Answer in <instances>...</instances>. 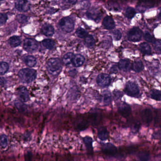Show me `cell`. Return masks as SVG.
Masks as SVG:
<instances>
[{
  "label": "cell",
  "mask_w": 161,
  "mask_h": 161,
  "mask_svg": "<svg viewBox=\"0 0 161 161\" xmlns=\"http://www.w3.org/2000/svg\"><path fill=\"white\" fill-rule=\"evenodd\" d=\"M118 68L124 72H128L131 68L130 61L127 60H121L118 64Z\"/></svg>",
  "instance_id": "ac0fdd59"
},
{
  "label": "cell",
  "mask_w": 161,
  "mask_h": 161,
  "mask_svg": "<svg viewBox=\"0 0 161 161\" xmlns=\"http://www.w3.org/2000/svg\"><path fill=\"white\" fill-rule=\"evenodd\" d=\"M141 117L143 123L145 124L146 126H149L153 119V115L152 110L148 108L144 109L141 112Z\"/></svg>",
  "instance_id": "ba28073f"
},
{
  "label": "cell",
  "mask_w": 161,
  "mask_h": 161,
  "mask_svg": "<svg viewBox=\"0 0 161 161\" xmlns=\"http://www.w3.org/2000/svg\"><path fill=\"white\" fill-rule=\"evenodd\" d=\"M8 145V137L6 135L2 134L0 136V146L3 148H5L7 147Z\"/></svg>",
  "instance_id": "d6a6232c"
},
{
  "label": "cell",
  "mask_w": 161,
  "mask_h": 161,
  "mask_svg": "<svg viewBox=\"0 0 161 161\" xmlns=\"http://www.w3.org/2000/svg\"><path fill=\"white\" fill-rule=\"evenodd\" d=\"M8 19V16L5 13H0V26L6 23Z\"/></svg>",
  "instance_id": "f35d334b"
},
{
  "label": "cell",
  "mask_w": 161,
  "mask_h": 161,
  "mask_svg": "<svg viewBox=\"0 0 161 161\" xmlns=\"http://www.w3.org/2000/svg\"><path fill=\"white\" fill-rule=\"evenodd\" d=\"M18 97L20 100L23 102H27L30 99V94L27 89L24 86L19 87L18 91Z\"/></svg>",
  "instance_id": "5bb4252c"
},
{
  "label": "cell",
  "mask_w": 161,
  "mask_h": 161,
  "mask_svg": "<svg viewBox=\"0 0 161 161\" xmlns=\"http://www.w3.org/2000/svg\"><path fill=\"white\" fill-rule=\"evenodd\" d=\"M42 43H43L44 47L49 50H52V49H53L55 46V42L50 39H44L42 42Z\"/></svg>",
  "instance_id": "f1b7e54d"
},
{
  "label": "cell",
  "mask_w": 161,
  "mask_h": 161,
  "mask_svg": "<svg viewBox=\"0 0 161 161\" xmlns=\"http://www.w3.org/2000/svg\"><path fill=\"white\" fill-rule=\"evenodd\" d=\"M111 81V77L106 73H101L97 76V84L101 87H106L110 85Z\"/></svg>",
  "instance_id": "9c48e42d"
},
{
  "label": "cell",
  "mask_w": 161,
  "mask_h": 161,
  "mask_svg": "<svg viewBox=\"0 0 161 161\" xmlns=\"http://www.w3.org/2000/svg\"><path fill=\"white\" fill-rule=\"evenodd\" d=\"M109 8L115 11H119L120 10V6L115 1H110L108 3Z\"/></svg>",
  "instance_id": "d590c367"
},
{
  "label": "cell",
  "mask_w": 161,
  "mask_h": 161,
  "mask_svg": "<svg viewBox=\"0 0 161 161\" xmlns=\"http://www.w3.org/2000/svg\"><path fill=\"white\" fill-rule=\"evenodd\" d=\"M124 92L127 95L131 97H137L140 95V90L138 86L133 82H129L126 84Z\"/></svg>",
  "instance_id": "277c9868"
},
{
  "label": "cell",
  "mask_w": 161,
  "mask_h": 161,
  "mask_svg": "<svg viewBox=\"0 0 161 161\" xmlns=\"http://www.w3.org/2000/svg\"><path fill=\"white\" fill-rule=\"evenodd\" d=\"M102 119V115L97 111H93L89 114V120L93 126H97Z\"/></svg>",
  "instance_id": "7c38bea8"
},
{
  "label": "cell",
  "mask_w": 161,
  "mask_h": 161,
  "mask_svg": "<svg viewBox=\"0 0 161 161\" xmlns=\"http://www.w3.org/2000/svg\"><path fill=\"white\" fill-rule=\"evenodd\" d=\"M154 44L155 50L157 51L158 53L160 54L161 52V42L160 41H155Z\"/></svg>",
  "instance_id": "60d3db41"
},
{
  "label": "cell",
  "mask_w": 161,
  "mask_h": 161,
  "mask_svg": "<svg viewBox=\"0 0 161 161\" xmlns=\"http://www.w3.org/2000/svg\"><path fill=\"white\" fill-rule=\"evenodd\" d=\"M86 16L89 18L93 19L97 22L100 21L102 17L101 12L96 8H92L88 10L86 13Z\"/></svg>",
  "instance_id": "30bf717a"
},
{
  "label": "cell",
  "mask_w": 161,
  "mask_h": 161,
  "mask_svg": "<svg viewBox=\"0 0 161 161\" xmlns=\"http://www.w3.org/2000/svg\"><path fill=\"white\" fill-rule=\"evenodd\" d=\"M118 111L123 117H127L131 114V109L129 104L125 103H122L118 107Z\"/></svg>",
  "instance_id": "4fadbf2b"
},
{
  "label": "cell",
  "mask_w": 161,
  "mask_h": 161,
  "mask_svg": "<svg viewBox=\"0 0 161 161\" xmlns=\"http://www.w3.org/2000/svg\"><path fill=\"white\" fill-rule=\"evenodd\" d=\"M103 24L107 30H112L115 26L114 21L112 18L110 16H106L103 19Z\"/></svg>",
  "instance_id": "e0dca14e"
},
{
  "label": "cell",
  "mask_w": 161,
  "mask_h": 161,
  "mask_svg": "<svg viewBox=\"0 0 161 161\" xmlns=\"http://www.w3.org/2000/svg\"><path fill=\"white\" fill-rule=\"evenodd\" d=\"M74 56V54L72 52H68L66 53L63 57V60L64 64L67 66L72 64Z\"/></svg>",
  "instance_id": "484cf974"
},
{
  "label": "cell",
  "mask_w": 161,
  "mask_h": 161,
  "mask_svg": "<svg viewBox=\"0 0 161 161\" xmlns=\"http://www.w3.org/2000/svg\"><path fill=\"white\" fill-rule=\"evenodd\" d=\"M76 34L79 38H85L88 35V33L84 29L78 28L76 30Z\"/></svg>",
  "instance_id": "e575fe53"
},
{
  "label": "cell",
  "mask_w": 161,
  "mask_h": 161,
  "mask_svg": "<svg viewBox=\"0 0 161 161\" xmlns=\"http://www.w3.org/2000/svg\"><path fill=\"white\" fill-rule=\"evenodd\" d=\"M16 19L20 23H25L27 22L28 21V18L27 16L23 14L18 15L16 17Z\"/></svg>",
  "instance_id": "8d00e7d4"
},
{
  "label": "cell",
  "mask_w": 161,
  "mask_h": 161,
  "mask_svg": "<svg viewBox=\"0 0 161 161\" xmlns=\"http://www.w3.org/2000/svg\"><path fill=\"white\" fill-rule=\"evenodd\" d=\"M85 44L88 47H91L94 46L95 40L91 35H88L85 38Z\"/></svg>",
  "instance_id": "f546056e"
},
{
  "label": "cell",
  "mask_w": 161,
  "mask_h": 161,
  "mask_svg": "<svg viewBox=\"0 0 161 161\" xmlns=\"http://www.w3.org/2000/svg\"><path fill=\"white\" fill-rule=\"evenodd\" d=\"M126 16L127 18L129 19L133 18L136 14V11L135 9L132 7H129L126 9Z\"/></svg>",
  "instance_id": "836d02e7"
},
{
  "label": "cell",
  "mask_w": 161,
  "mask_h": 161,
  "mask_svg": "<svg viewBox=\"0 0 161 161\" xmlns=\"http://www.w3.org/2000/svg\"><path fill=\"white\" fill-rule=\"evenodd\" d=\"M144 38L146 41L150 43H154V42H155V39L148 32H146L145 33V34L144 35Z\"/></svg>",
  "instance_id": "74e56055"
},
{
  "label": "cell",
  "mask_w": 161,
  "mask_h": 161,
  "mask_svg": "<svg viewBox=\"0 0 161 161\" xmlns=\"http://www.w3.org/2000/svg\"><path fill=\"white\" fill-rule=\"evenodd\" d=\"M114 38L116 40H119L121 39L122 34L119 30H115L112 32Z\"/></svg>",
  "instance_id": "ab89813d"
},
{
  "label": "cell",
  "mask_w": 161,
  "mask_h": 161,
  "mask_svg": "<svg viewBox=\"0 0 161 161\" xmlns=\"http://www.w3.org/2000/svg\"><path fill=\"white\" fill-rule=\"evenodd\" d=\"M137 157L140 161H148L150 157V155L148 152L141 151L137 154Z\"/></svg>",
  "instance_id": "d4e9b609"
},
{
  "label": "cell",
  "mask_w": 161,
  "mask_h": 161,
  "mask_svg": "<svg viewBox=\"0 0 161 161\" xmlns=\"http://www.w3.org/2000/svg\"><path fill=\"white\" fill-rule=\"evenodd\" d=\"M41 32L43 34L47 36H52L55 33V30L52 25L49 24H45L41 28Z\"/></svg>",
  "instance_id": "2e32d148"
},
{
  "label": "cell",
  "mask_w": 161,
  "mask_h": 161,
  "mask_svg": "<svg viewBox=\"0 0 161 161\" xmlns=\"http://www.w3.org/2000/svg\"><path fill=\"white\" fill-rule=\"evenodd\" d=\"M114 98L117 100L123 96V93L119 90H115L114 92Z\"/></svg>",
  "instance_id": "b9f144b4"
},
{
  "label": "cell",
  "mask_w": 161,
  "mask_h": 161,
  "mask_svg": "<svg viewBox=\"0 0 161 161\" xmlns=\"http://www.w3.org/2000/svg\"><path fill=\"white\" fill-rule=\"evenodd\" d=\"M155 3L153 1H142L137 4V9L140 12H144L148 8H152L154 6Z\"/></svg>",
  "instance_id": "9a60e30c"
},
{
  "label": "cell",
  "mask_w": 161,
  "mask_h": 161,
  "mask_svg": "<svg viewBox=\"0 0 161 161\" xmlns=\"http://www.w3.org/2000/svg\"><path fill=\"white\" fill-rule=\"evenodd\" d=\"M103 104L105 106H108L110 104L112 101V95L109 91H105L103 94Z\"/></svg>",
  "instance_id": "4316f807"
},
{
  "label": "cell",
  "mask_w": 161,
  "mask_h": 161,
  "mask_svg": "<svg viewBox=\"0 0 161 161\" xmlns=\"http://www.w3.org/2000/svg\"><path fill=\"white\" fill-rule=\"evenodd\" d=\"M9 69V65L6 62L1 61L0 62V75H2L5 74Z\"/></svg>",
  "instance_id": "1f68e13d"
},
{
  "label": "cell",
  "mask_w": 161,
  "mask_h": 161,
  "mask_svg": "<svg viewBox=\"0 0 161 161\" xmlns=\"http://www.w3.org/2000/svg\"><path fill=\"white\" fill-rule=\"evenodd\" d=\"M24 61L25 64L30 67H34L36 65V58L31 55H27L24 58Z\"/></svg>",
  "instance_id": "7402d4cb"
},
{
  "label": "cell",
  "mask_w": 161,
  "mask_h": 161,
  "mask_svg": "<svg viewBox=\"0 0 161 161\" xmlns=\"http://www.w3.org/2000/svg\"><path fill=\"white\" fill-rule=\"evenodd\" d=\"M15 8L21 12H26L30 8V4L27 1H17L15 2Z\"/></svg>",
  "instance_id": "8fae6325"
},
{
  "label": "cell",
  "mask_w": 161,
  "mask_h": 161,
  "mask_svg": "<svg viewBox=\"0 0 161 161\" xmlns=\"http://www.w3.org/2000/svg\"><path fill=\"white\" fill-rule=\"evenodd\" d=\"M61 68L62 64L59 58H51L48 61L47 69L50 74L53 76L58 75L60 73Z\"/></svg>",
  "instance_id": "7a4b0ae2"
},
{
  "label": "cell",
  "mask_w": 161,
  "mask_h": 161,
  "mask_svg": "<svg viewBox=\"0 0 161 161\" xmlns=\"http://www.w3.org/2000/svg\"><path fill=\"white\" fill-rule=\"evenodd\" d=\"M140 50L142 53L145 55H151L152 53V49L149 44L145 42L141 44L140 46Z\"/></svg>",
  "instance_id": "603a6c76"
},
{
  "label": "cell",
  "mask_w": 161,
  "mask_h": 161,
  "mask_svg": "<svg viewBox=\"0 0 161 161\" xmlns=\"http://www.w3.org/2000/svg\"><path fill=\"white\" fill-rule=\"evenodd\" d=\"M133 70L136 72H140L143 70L144 65L142 61L140 60L135 61L131 66Z\"/></svg>",
  "instance_id": "83f0119b"
},
{
  "label": "cell",
  "mask_w": 161,
  "mask_h": 161,
  "mask_svg": "<svg viewBox=\"0 0 161 161\" xmlns=\"http://www.w3.org/2000/svg\"><path fill=\"white\" fill-rule=\"evenodd\" d=\"M36 72L32 69H23L19 70L18 76L22 82L29 84L35 80L36 77Z\"/></svg>",
  "instance_id": "6da1fadb"
},
{
  "label": "cell",
  "mask_w": 161,
  "mask_h": 161,
  "mask_svg": "<svg viewBox=\"0 0 161 161\" xmlns=\"http://www.w3.org/2000/svg\"><path fill=\"white\" fill-rule=\"evenodd\" d=\"M97 136L99 140L102 141H106L109 137V132L106 128L101 127L98 129Z\"/></svg>",
  "instance_id": "ffe728a7"
},
{
  "label": "cell",
  "mask_w": 161,
  "mask_h": 161,
  "mask_svg": "<svg viewBox=\"0 0 161 161\" xmlns=\"http://www.w3.org/2000/svg\"><path fill=\"white\" fill-rule=\"evenodd\" d=\"M111 71L112 72L116 73L118 71V68H117V66H114L113 67H112Z\"/></svg>",
  "instance_id": "ee69618b"
},
{
  "label": "cell",
  "mask_w": 161,
  "mask_h": 161,
  "mask_svg": "<svg viewBox=\"0 0 161 161\" xmlns=\"http://www.w3.org/2000/svg\"><path fill=\"white\" fill-rule=\"evenodd\" d=\"M85 61V57L83 55L78 54L74 55L72 64L75 67H80L83 64Z\"/></svg>",
  "instance_id": "d6986e66"
},
{
  "label": "cell",
  "mask_w": 161,
  "mask_h": 161,
  "mask_svg": "<svg viewBox=\"0 0 161 161\" xmlns=\"http://www.w3.org/2000/svg\"><path fill=\"white\" fill-rule=\"evenodd\" d=\"M142 32L138 27H133L129 31L128 38L130 41L137 42L140 41L142 38Z\"/></svg>",
  "instance_id": "5b68a950"
},
{
  "label": "cell",
  "mask_w": 161,
  "mask_h": 161,
  "mask_svg": "<svg viewBox=\"0 0 161 161\" xmlns=\"http://www.w3.org/2000/svg\"><path fill=\"white\" fill-rule=\"evenodd\" d=\"M83 141L87 151L89 153H92L93 152V139L90 137L86 136L83 138Z\"/></svg>",
  "instance_id": "44dd1931"
},
{
  "label": "cell",
  "mask_w": 161,
  "mask_h": 161,
  "mask_svg": "<svg viewBox=\"0 0 161 161\" xmlns=\"http://www.w3.org/2000/svg\"><path fill=\"white\" fill-rule=\"evenodd\" d=\"M101 148L104 154L109 156H114L117 153V148L114 144L107 143L102 144Z\"/></svg>",
  "instance_id": "52a82bcc"
},
{
  "label": "cell",
  "mask_w": 161,
  "mask_h": 161,
  "mask_svg": "<svg viewBox=\"0 0 161 161\" xmlns=\"http://www.w3.org/2000/svg\"><path fill=\"white\" fill-rule=\"evenodd\" d=\"M9 43L11 47H16L21 44V40L19 36H13L10 38L9 39Z\"/></svg>",
  "instance_id": "cb8c5ba5"
},
{
  "label": "cell",
  "mask_w": 161,
  "mask_h": 161,
  "mask_svg": "<svg viewBox=\"0 0 161 161\" xmlns=\"http://www.w3.org/2000/svg\"><path fill=\"white\" fill-rule=\"evenodd\" d=\"M59 26L60 29L64 32L70 33L74 30L75 23L72 18L64 17L59 21Z\"/></svg>",
  "instance_id": "3957f363"
},
{
  "label": "cell",
  "mask_w": 161,
  "mask_h": 161,
  "mask_svg": "<svg viewBox=\"0 0 161 161\" xmlns=\"http://www.w3.org/2000/svg\"><path fill=\"white\" fill-rule=\"evenodd\" d=\"M69 74L70 76H74L76 75L77 73V71L75 69H72V70H70L69 72Z\"/></svg>",
  "instance_id": "7bdbcfd3"
},
{
  "label": "cell",
  "mask_w": 161,
  "mask_h": 161,
  "mask_svg": "<svg viewBox=\"0 0 161 161\" xmlns=\"http://www.w3.org/2000/svg\"><path fill=\"white\" fill-rule=\"evenodd\" d=\"M38 44L34 39L32 38L25 39L23 44V48L26 51L30 52H34L38 50Z\"/></svg>",
  "instance_id": "8992f818"
},
{
  "label": "cell",
  "mask_w": 161,
  "mask_h": 161,
  "mask_svg": "<svg viewBox=\"0 0 161 161\" xmlns=\"http://www.w3.org/2000/svg\"><path fill=\"white\" fill-rule=\"evenodd\" d=\"M150 97L151 98L157 101H161V92L158 90H152L150 93Z\"/></svg>",
  "instance_id": "4dcf8cb0"
}]
</instances>
